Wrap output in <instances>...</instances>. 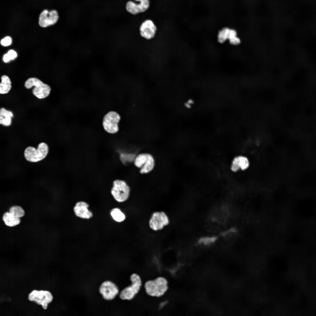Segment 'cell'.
Wrapping results in <instances>:
<instances>
[{"label":"cell","mask_w":316,"mask_h":316,"mask_svg":"<svg viewBox=\"0 0 316 316\" xmlns=\"http://www.w3.org/2000/svg\"><path fill=\"white\" fill-rule=\"evenodd\" d=\"M144 288L145 292L148 296L152 297H161L168 290V281L164 277H157L146 281Z\"/></svg>","instance_id":"6da1fadb"},{"label":"cell","mask_w":316,"mask_h":316,"mask_svg":"<svg viewBox=\"0 0 316 316\" xmlns=\"http://www.w3.org/2000/svg\"><path fill=\"white\" fill-rule=\"evenodd\" d=\"M130 284L124 288L119 293L120 298L123 300H131L133 299L140 292L142 281L140 276L135 273L130 276Z\"/></svg>","instance_id":"7a4b0ae2"},{"label":"cell","mask_w":316,"mask_h":316,"mask_svg":"<svg viewBox=\"0 0 316 316\" xmlns=\"http://www.w3.org/2000/svg\"><path fill=\"white\" fill-rule=\"evenodd\" d=\"M134 166L139 169L140 173L142 174L150 173L154 169L156 162L154 156L147 152H142L138 154L133 161Z\"/></svg>","instance_id":"3957f363"},{"label":"cell","mask_w":316,"mask_h":316,"mask_svg":"<svg viewBox=\"0 0 316 316\" xmlns=\"http://www.w3.org/2000/svg\"><path fill=\"white\" fill-rule=\"evenodd\" d=\"M130 190V186L125 181L117 179L112 182L110 193L116 201L122 202L128 199Z\"/></svg>","instance_id":"277c9868"},{"label":"cell","mask_w":316,"mask_h":316,"mask_svg":"<svg viewBox=\"0 0 316 316\" xmlns=\"http://www.w3.org/2000/svg\"><path fill=\"white\" fill-rule=\"evenodd\" d=\"M49 147L45 142L39 144L37 149L32 146L27 147L24 151V156L28 161L36 162L44 159L49 152Z\"/></svg>","instance_id":"5b68a950"},{"label":"cell","mask_w":316,"mask_h":316,"mask_svg":"<svg viewBox=\"0 0 316 316\" xmlns=\"http://www.w3.org/2000/svg\"><path fill=\"white\" fill-rule=\"evenodd\" d=\"M25 86L27 89H30L34 86L32 91L33 94L39 99H44L47 97L50 94L51 90V88L49 85L35 78L28 79L25 83Z\"/></svg>","instance_id":"8992f818"},{"label":"cell","mask_w":316,"mask_h":316,"mask_svg":"<svg viewBox=\"0 0 316 316\" xmlns=\"http://www.w3.org/2000/svg\"><path fill=\"white\" fill-rule=\"evenodd\" d=\"M121 119L120 115L116 112L111 111L104 116L102 125L104 129L108 133L114 134L119 130L118 123Z\"/></svg>","instance_id":"52a82bcc"},{"label":"cell","mask_w":316,"mask_h":316,"mask_svg":"<svg viewBox=\"0 0 316 316\" xmlns=\"http://www.w3.org/2000/svg\"><path fill=\"white\" fill-rule=\"evenodd\" d=\"M28 299L37 304L41 305L43 308L46 309L48 304L53 299L51 293L49 291L34 290L28 295Z\"/></svg>","instance_id":"ba28073f"},{"label":"cell","mask_w":316,"mask_h":316,"mask_svg":"<svg viewBox=\"0 0 316 316\" xmlns=\"http://www.w3.org/2000/svg\"><path fill=\"white\" fill-rule=\"evenodd\" d=\"M169 223L168 217L163 211L156 212L152 214L149 221L150 227L154 231L162 229Z\"/></svg>","instance_id":"9c48e42d"},{"label":"cell","mask_w":316,"mask_h":316,"mask_svg":"<svg viewBox=\"0 0 316 316\" xmlns=\"http://www.w3.org/2000/svg\"><path fill=\"white\" fill-rule=\"evenodd\" d=\"M99 291L103 298L107 300L113 299L119 293L116 285L109 281H104L101 284Z\"/></svg>","instance_id":"30bf717a"},{"label":"cell","mask_w":316,"mask_h":316,"mask_svg":"<svg viewBox=\"0 0 316 316\" xmlns=\"http://www.w3.org/2000/svg\"><path fill=\"white\" fill-rule=\"evenodd\" d=\"M128 1L126 5L127 11L133 15H136L145 11L150 5L149 0H134Z\"/></svg>","instance_id":"8fae6325"},{"label":"cell","mask_w":316,"mask_h":316,"mask_svg":"<svg viewBox=\"0 0 316 316\" xmlns=\"http://www.w3.org/2000/svg\"><path fill=\"white\" fill-rule=\"evenodd\" d=\"M58 19V14L56 10H53L49 11L45 9L40 13L38 23L41 27L45 28L55 24Z\"/></svg>","instance_id":"7c38bea8"},{"label":"cell","mask_w":316,"mask_h":316,"mask_svg":"<svg viewBox=\"0 0 316 316\" xmlns=\"http://www.w3.org/2000/svg\"><path fill=\"white\" fill-rule=\"evenodd\" d=\"M157 30L156 25L150 19L144 21L139 28V32L141 36L146 40H150L155 37Z\"/></svg>","instance_id":"4fadbf2b"},{"label":"cell","mask_w":316,"mask_h":316,"mask_svg":"<svg viewBox=\"0 0 316 316\" xmlns=\"http://www.w3.org/2000/svg\"><path fill=\"white\" fill-rule=\"evenodd\" d=\"M88 204L84 201L77 202L73 208V210L76 216L80 218L88 219L91 218L93 214L88 210Z\"/></svg>","instance_id":"5bb4252c"},{"label":"cell","mask_w":316,"mask_h":316,"mask_svg":"<svg viewBox=\"0 0 316 316\" xmlns=\"http://www.w3.org/2000/svg\"><path fill=\"white\" fill-rule=\"evenodd\" d=\"M249 164L247 157L242 156H238L235 157L233 160L231 169L234 172L238 171L240 169L245 170L248 168Z\"/></svg>","instance_id":"9a60e30c"},{"label":"cell","mask_w":316,"mask_h":316,"mask_svg":"<svg viewBox=\"0 0 316 316\" xmlns=\"http://www.w3.org/2000/svg\"><path fill=\"white\" fill-rule=\"evenodd\" d=\"M13 117L12 111L8 110L4 108L0 109V123L1 124L6 126L11 125V119Z\"/></svg>","instance_id":"2e32d148"},{"label":"cell","mask_w":316,"mask_h":316,"mask_svg":"<svg viewBox=\"0 0 316 316\" xmlns=\"http://www.w3.org/2000/svg\"><path fill=\"white\" fill-rule=\"evenodd\" d=\"M2 219L5 224L9 227H13L19 224L20 220V218L15 216L8 212H5L2 217Z\"/></svg>","instance_id":"e0dca14e"},{"label":"cell","mask_w":316,"mask_h":316,"mask_svg":"<svg viewBox=\"0 0 316 316\" xmlns=\"http://www.w3.org/2000/svg\"><path fill=\"white\" fill-rule=\"evenodd\" d=\"M1 82L0 84V93L1 94L8 93L11 88V83L7 75H3L1 78Z\"/></svg>","instance_id":"ac0fdd59"},{"label":"cell","mask_w":316,"mask_h":316,"mask_svg":"<svg viewBox=\"0 0 316 316\" xmlns=\"http://www.w3.org/2000/svg\"><path fill=\"white\" fill-rule=\"evenodd\" d=\"M110 214L113 219L117 222H122L126 218L125 214L118 208L113 209L110 212Z\"/></svg>","instance_id":"d6986e66"},{"label":"cell","mask_w":316,"mask_h":316,"mask_svg":"<svg viewBox=\"0 0 316 316\" xmlns=\"http://www.w3.org/2000/svg\"><path fill=\"white\" fill-rule=\"evenodd\" d=\"M230 29L225 27L219 31L218 35V41L219 42L223 43L228 39Z\"/></svg>","instance_id":"ffe728a7"},{"label":"cell","mask_w":316,"mask_h":316,"mask_svg":"<svg viewBox=\"0 0 316 316\" xmlns=\"http://www.w3.org/2000/svg\"><path fill=\"white\" fill-rule=\"evenodd\" d=\"M10 212L18 218L23 217L25 214L24 210L21 207L14 205L11 207L9 209Z\"/></svg>","instance_id":"44dd1931"},{"label":"cell","mask_w":316,"mask_h":316,"mask_svg":"<svg viewBox=\"0 0 316 316\" xmlns=\"http://www.w3.org/2000/svg\"><path fill=\"white\" fill-rule=\"evenodd\" d=\"M228 39L230 43L232 45H237L241 42L240 39L237 36L236 31L233 29H230Z\"/></svg>","instance_id":"7402d4cb"},{"label":"cell","mask_w":316,"mask_h":316,"mask_svg":"<svg viewBox=\"0 0 316 316\" xmlns=\"http://www.w3.org/2000/svg\"><path fill=\"white\" fill-rule=\"evenodd\" d=\"M12 43V40L11 38L7 36L1 40V44L4 46H8L10 45Z\"/></svg>","instance_id":"603a6c76"},{"label":"cell","mask_w":316,"mask_h":316,"mask_svg":"<svg viewBox=\"0 0 316 316\" xmlns=\"http://www.w3.org/2000/svg\"><path fill=\"white\" fill-rule=\"evenodd\" d=\"M7 54L10 60L14 59L17 56L16 52L13 50L9 51Z\"/></svg>","instance_id":"cb8c5ba5"}]
</instances>
